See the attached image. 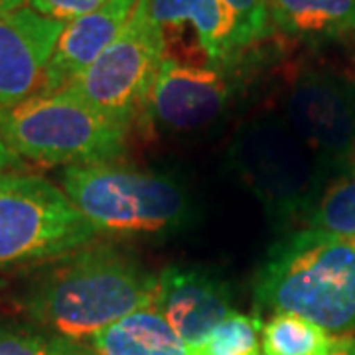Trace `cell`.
Returning a JSON list of instances; mask_svg holds the SVG:
<instances>
[{
  "label": "cell",
  "instance_id": "7c38bea8",
  "mask_svg": "<svg viewBox=\"0 0 355 355\" xmlns=\"http://www.w3.org/2000/svg\"><path fill=\"white\" fill-rule=\"evenodd\" d=\"M148 10L164 36L188 28L205 65L221 71H229L257 44L225 0H148Z\"/></svg>",
  "mask_w": 355,
  "mask_h": 355
},
{
  "label": "cell",
  "instance_id": "7402d4cb",
  "mask_svg": "<svg viewBox=\"0 0 355 355\" xmlns=\"http://www.w3.org/2000/svg\"><path fill=\"white\" fill-rule=\"evenodd\" d=\"M20 166H22V160L4 144V140L0 139V172H10Z\"/></svg>",
  "mask_w": 355,
  "mask_h": 355
},
{
  "label": "cell",
  "instance_id": "4fadbf2b",
  "mask_svg": "<svg viewBox=\"0 0 355 355\" xmlns=\"http://www.w3.org/2000/svg\"><path fill=\"white\" fill-rule=\"evenodd\" d=\"M139 0H107L97 10L67 22L48 62L40 93H58L81 76L123 32Z\"/></svg>",
  "mask_w": 355,
  "mask_h": 355
},
{
  "label": "cell",
  "instance_id": "2e32d148",
  "mask_svg": "<svg viewBox=\"0 0 355 355\" xmlns=\"http://www.w3.org/2000/svg\"><path fill=\"white\" fill-rule=\"evenodd\" d=\"M342 336H330V331L318 324L286 312H277L263 324V354L265 355H326L338 345Z\"/></svg>",
  "mask_w": 355,
  "mask_h": 355
},
{
  "label": "cell",
  "instance_id": "9c48e42d",
  "mask_svg": "<svg viewBox=\"0 0 355 355\" xmlns=\"http://www.w3.org/2000/svg\"><path fill=\"white\" fill-rule=\"evenodd\" d=\"M229 99L225 71L166 53L148 95L146 116L170 132H190L216 123L225 113Z\"/></svg>",
  "mask_w": 355,
  "mask_h": 355
},
{
  "label": "cell",
  "instance_id": "ffe728a7",
  "mask_svg": "<svg viewBox=\"0 0 355 355\" xmlns=\"http://www.w3.org/2000/svg\"><path fill=\"white\" fill-rule=\"evenodd\" d=\"M32 10L58 22H71L97 10L107 0H26Z\"/></svg>",
  "mask_w": 355,
  "mask_h": 355
},
{
  "label": "cell",
  "instance_id": "5b68a950",
  "mask_svg": "<svg viewBox=\"0 0 355 355\" xmlns=\"http://www.w3.org/2000/svg\"><path fill=\"white\" fill-rule=\"evenodd\" d=\"M227 156L270 221L282 225L298 216L308 217L330 174L288 123L277 116L245 123L231 140Z\"/></svg>",
  "mask_w": 355,
  "mask_h": 355
},
{
  "label": "cell",
  "instance_id": "6da1fadb",
  "mask_svg": "<svg viewBox=\"0 0 355 355\" xmlns=\"http://www.w3.org/2000/svg\"><path fill=\"white\" fill-rule=\"evenodd\" d=\"M158 277L113 245L89 243L48 261L24 280L16 306L28 322L76 342H91L121 318L154 302Z\"/></svg>",
  "mask_w": 355,
  "mask_h": 355
},
{
  "label": "cell",
  "instance_id": "d6986e66",
  "mask_svg": "<svg viewBox=\"0 0 355 355\" xmlns=\"http://www.w3.org/2000/svg\"><path fill=\"white\" fill-rule=\"evenodd\" d=\"M261 318L233 312L202 343L188 347V355H265Z\"/></svg>",
  "mask_w": 355,
  "mask_h": 355
},
{
  "label": "cell",
  "instance_id": "ba28073f",
  "mask_svg": "<svg viewBox=\"0 0 355 355\" xmlns=\"http://www.w3.org/2000/svg\"><path fill=\"white\" fill-rule=\"evenodd\" d=\"M284 121L328 172L355 156V81L328 69H304L284 99Z\"/></svg>",
  "mask_w": 355,
  "mask_h": 355
},
{
  "label": "cell",
  "instance_id": "7a4b0ae2",
  "mask_svg": "<svg viewBox=\"0 0 355 355\" xmlns=\"http://www.w3.org/2000/svg\"><path fill=\"white\" fill-rule=\"evenodd\" d=\"M254 300L330 334L355 330V239L300 229L275 243L254 277Z\"/></svg>",
  "mask_w": 355,
  "mask_h": 355
},
{
  "label": "cell",
  "instance_id": "52a82bcc",
  "mask_svg": "<svg viewBox=\"0 0 355 355\" xmlns=\"http://www.w3.org/2000/svg\"><path fill=\"white\" fill-rule=\"evenodd\" d=\"M164 58V34L150 16L148 0H139L113 44L64 89L109 121L130 128L146 114L148 95Z\"/></svg>",
  "mask_w": 355,
  "mask_h": 355
},
{
  "label": "cell",
  "instance_id": "8fae6325",
  "mask_svg": "<svg viewBox=\"0 0 355 355\" xmlns=\"http://www.w3.org/2000/svg\"><path fill=\"white\" fill-rule=\"evenodd\" d=\"M64 26L30 6L0 16V111L38 95Z\"/></svg>",
  "mask_w": 355,
  "mask_h": 355
},
{
  "label": "cell",
  "instance_id": "277c9868",
  "mask_svg": "<svg viewBox=\"0 0 355 355\" xmlns=\"http://www.w3.org/2000/svg\"><path fill=\"white\" fill-rule=\"evenodd\" d=\"M128 128L109 121L67 89L0 111V139L20 160L44 166L114 162L127 148Z\"/></svg>",
  "mask_w": 355,
  "mask_h": 355
},
{
  "label": "cell",
  "instance_id": "30bf717a",
  "mask_svg": "<svg viewBox=\"0 0 355 355\" xmlns=\"http://www.w3.org/2000/svg\"><path fill=\"white\" fill-rule=\"evenodd\" d=\"M153 306L188 347L202 343L231 316L233 294L216 272L196 266H166L158 275Z\"/></svg>",
  "mask_w": 355,
  "mask_h": 355
},
{
  "label": "cell",
  "instance_id": "d4e9b609",
  "mask_svg": "<svg viewBox=\"0 0 355 355\" xmlns=\"http://www.w3.org/2000/svg\"><path fill=\"white\" fill-rule=\"evenodd\" d=\"M4 286H8V282H6V280H4V279H0V291H2Z\"/></svg>",
  "mask_w": 355,
  "mask_h": 355
},
{
  "label": "cell",
  "instance_id": "9a60e30c",
  "mask_svg": "<svg viewBox=\"0 0 355 355\" xmlns=\"http://www.w3.org/2000/svg\"><path fill=\"white\" fill-rule=\"evenodd\" d=\"M89 343L97 355H188V345L154 306L121 318Z\"/></svg>",
  "mask_w": 355,
  "mask_h": 355
},
{
  "label": "cell",
  "instance_id": "8992f818",
  "mask_svg": "<svg viewBox=\"0 0 355 355\" xmlns=\"http://www.w3.org/2000/svg\"><path fill=\"white\" fill-rule=\"evenodd\" d=\"M95 235L53 182L0 172V270L48 263L93 243Z\"/></svg>",
  "mask_w": 355,
  "mask_h": 355
},
{
  "label": "cell",
  "instance_id": "cb8c5ba5",
  "mask_svg": "<svg viewBox=\"0 0 355 355\" xmlns=\"http://www.w3.org/2000/svg\"><path fill=\"white\" fill-rule=\"evenodd\" d=\"M26 6V0H0V16Z\"/></svg>",
  "mask_w": 355,
  "mask_h": 355
},
{
  "label": "cell",
  "instance_id": "3957f363",
  "mask_svg": "<svg viewBox=\"0 0 355 355\" xmlns=\"http://www.w3.org/2000/svg\"><path fill=\"white\" fill-rule=\"evenodd\" d=\"M62 190L97 233L170 235L196 217L182 180L116 162L64 168Z\"/></svg>",
  "mask_w": 355,
  "mask_h": 355
},
{
  "label": "cell",
  "instance_id": "5bb4252c",
  "mask_svg": "<svg viewBox=\"0 0 355 355\" xmlns=\"http://www.w3.org/2000/svg\"><path fill=\"white\" fill-rule=\"evenodd\" d=\"M272 30L320 46L355 32V0H266Z\"/></svg>",
  "mask_w": 355,
  "mask_h": 355
},
{
  "label": "cell",
  "instance_id": "ac0fdd59",
  "mask_svg": "<svg viewBox=\"0 0 355 355\" xmlns=\"http://www.w3.org/2000/svg\"><path fill=\"white\" fill-rule=\"evenodd\" d=\"M306 221L310 229L355 239V170L338 178L328 190L322 191Z\"/></svg>",
  "mask_w": 355,
  "mask_h": 355
},
{
  "label": "cell",
  "instance_id": "603a6c76",
  "mask_svg": "<svg viewBox=\"0 0 355 355\" xmlns=\"http://www.w3.org/2000/svg\"><path fill=\"white\" fill-rule=\"evenodd\" d=\"M326 355H355V340L354 338H340L338 345Z\"/></svg>",
  "mask_w": 355,
  "mask_h": 355
},
{
  "label": "cell",
  "instance_id": "e0dca14e",
  "mask_svg": "<svg viewBox=\"0 0 355 355\" xmlns=\"http://www.w3.org/2000/svg\"><path fill=\"white\" fill-rule=\"evenodd\" d=\"M0 355H97L89 342H76L28 320L0 318Z\"/></svg>",
  "mask_w": 355,
  "mask_h": 355
},
{
  "label": "cell",
  "instance_id": "44dd1931",
  "mask_svg": "<svg viewBox=\"0 0 355 355\" xmlns=\"http://www.w3.org/2000/svg\"><path fill=\"white\" fill-rule=\"evenodd\" d=\"M225 2L241 16L243 22L251 30V34L257 38V42L265 40L272 32L266 0H225Z\"/></svg>",
  "mask_w": 355,
  "mask_h": 355
}]
</instances>
